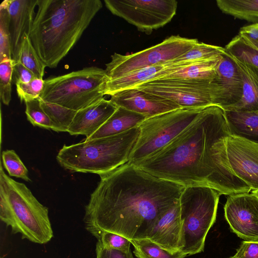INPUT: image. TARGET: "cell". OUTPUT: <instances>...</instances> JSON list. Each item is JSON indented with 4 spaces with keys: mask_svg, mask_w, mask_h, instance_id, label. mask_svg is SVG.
Wrapping results in <instances>:
<instances>
[{
    "mask_svg": "<svg viewBox=\"0 0 258 258\" xmlns=\"http://www.w3.org/2000/svg\"><path fill=\"white\" fill-rule=\"evenodd\" d=\"M229 135L224 110L211 106L202 110L168 144L134 165L185 187L207 186L228 196L249 192V186L230 167L226 151Z\"/></svg>",
    "mask_w": 258,
    "mask_h": 258,
    "instance_id": "6da1fadb",
    "label": "cell"
},
{
    "mask_svg": "<svg viewBox=\"0 0 258 258\" xmlns=\"http://www.w3.org/2000/svg\"><path fill=\"white\" fill-rule=\"evenodd\" d=\"M100 177L83 218L96 238L108 231L129 240L146 238L157 220L178 203L185 187L128 163Z\"/></svg>",
    "mask_w": 258,
    "mask_h": 258,
    "instance_id": "7a4b0ae2",
    "label": "cell"
},
{
    "mask_svg": "<svg viewBox=\"0 0 258 258\" xmlns=\"http://www.w3.org/2000/svg\"><path fill=\"white\" fill-rule=\"evenodd\" d=\"M102 7L100 0H38L28 36L46 67L57 66Z\"/></svg>",
    "mask_w": 258,
    "mask_h": 258,
    "instance_id": "3957f363",
    "label": "cell"
},
{
    "mask_svg": "<svg viewBox=\"0 0 258 258\" xmlns=\"http://www.w3.org/2000/svg\"><path fill=\"white\" fill-rule=\"evenodd\" d=\"M0 219L22 239L44 244L53 237L48 209L23 183L0 170Z\"/></svg>",
    "mask_w": 258,
    "mask_h": 258,
    "instance_id": "277c9868",
    "label": "cell"
},
{
    "mask_svg": "<svg viewBox=\"0 0 258 258\" xmlns=\"http://www.w3.org/2000/svg\"><path fill=\"white\" fill-rule=\"evenodd\" d=\"M139 133L136 127L113 136L64 145L56 159L71 172L104 175L128 162Z\"/></svg>",
    "mask_w": 258,
    "mask_h": 258,
    "instance_id": "5b68a950",
    "label": "cell"
},
{
    "mask_svg": "<svg viewBox=\"0 0 258 258\" xmlns=\"http://www.w3.org/2000/svg\"><path fill=\"white\" fill-rule=\"evenodd\" d=\"M220 195L210 187H184L179 200L182 245L180 251L183 254L190 255L204 250L207 235L216 220Z\"/></svg>",
    "mask_w": 258,
    "mask_h": 258,
    "instance_id": "8992f818",
    "label": "cell"
},
{
    "mask_svg": "<svg viewBox=\"0 0 258 258\" xmlns=\"http://www.w3.org/2000/svg\"><path fill=\"white\" fill-rule=\"evenodd\" d=\"M107 80L105 70L85 68L44 80L39 98L78 111L104 98Z\"/></svg>",
    "mask_w": 258,
    "mask_h": 258,
    "instance_id": "52a82bcc",
    "label": "cell"
},
{
    "mask_svg": "<svg viewBox=\"0 0 258 258\" xmlns=\"http://www.w3.org/2000/svg\"><path fill=\"white\" fill-rule=\"evenodd\" d=\"M170 100L182 108H221L226 104L225 91L217 77L214 80L162 79L152 80L135 87Z\"/></svg>",
    "mask_w": 258,
    "mask_h": 258,
    "instance_id": "ba28073f",
    "label": "cell"
},
{
    "mask_svg": "<svg viewBox=\"0 0 258 258\" xmlns=\"http://www.w3.org/2000/svg\"><path fill=\"white\" fill-rule=\"evenodd\" d=\"M203 109L179 108L146 119L127 163L135 164L164 147L187 127Z\"/></svg>",
    "mask_w": 258,
    "mask_h": 258,
    "instance_id": "9c48e42d",
    "label": "cell"
},
{
    "mask_svg": "<svg viewBox=\"0 0 258 258\" xmlns=\"http://www.w3.org/2000/svg\"><path fill=\"white\" fill-rule=\"evenodd\" d=\"M198 42L197 39L172 35L139 52L126 55L115 52L111 55L110 61L105 64L108 79L145 68L162 65L185 53Z\"/></svg>",
    "mask_w": 258,
    "mask_h": 258,
    "instance_id": "30bf717a",
    "label": "cell"
},
{
    "mask_svg": "<svg viewBox=\"0 0 258 258\" xmlns=\"http://www.w3.org/2000/svg\"><path fill=\"white\" fill-rule=\"evenodd\" d=\"M106 7L147 34L163 27L176 15L175 0H105Z\"/></svg>",
    "mask_w": 258,
    "mask_h": 258,
    "instance_id": "8fae6325",
    "label": "cell"
},
{
    "mask_svg": "<svg viewBox=\"0 0 258 258\" xmlns=\"http://www.w3.org/2000/svg\"><path fill=\"white\" fill-rule=\"evenodd\" d=\"M224 215L231 231L245 241H258V197L243 192L229 195Z\"/></svg>",
    "mask_w": 258,
    "mask_h": 258,
    "instance_id": "7c38bea8",
    "label": "cell"
},
{
    "mask_svg": "<svg viewBox=\"0 0 258 258\" xmlns=\"http://www.w3.org/2000/svg\"><path fill=\"white\" fill-rule=\"evenodd\" d=\"M226 151L230 167L251 191L258 189V145L229 135Z\"/></svg>",
    "mask_w": 258,
    "mask_h": 258,
    "instance_id": "4fadbf2b",
    "label": "cell"
},
{
    "mask_svg": "<svg viewBox=\"0 0 258 258\" xmlns=\"http://www.w3.org/2000/svg\"><path fill=\"white\" fill-rule=\"evenodd\" d=\"M110 100L117 107L140 113L147 118L182 108L170 100L137 88L116 93Z\"/></svg>",
    "mask_w": 258,
    "mask_h": 258,
    "instance_id": "5bb4252c",
    "label": "cell"
},
{
    "mask_svg": "<svg viewBox=\"0 0 258 258\" xmlns=\"http://www.w3.org/2000/svg\"><path fill=\"white\" fill-rule=\"evenodd\" d=\"M38 0H5L1 5L8 13L12 59L18 61L22 42L26 34L29 35L35 16Z\"/></svg>",
    "mask_w": 258,
    "mask_h": 258,
    "instance_id": "9a60e30c",
    "label": "cell"
},
{
    "mask_svg": "<svg viewBox=\"0 0 258 258\" xmlns=\"http://www.w3.org/2000/svg\"><path fill=\"white\" fill-rule=\"evenodd\" d=\"M171 253L182 248V224L179 202L156 222L147 238Z\"/></svg>",
    "mask_w": 258,
    "mask_h": 258,
    "instance_id": "2e32d148",
    "label": "cell"
},
{
    "mask_svg": "<svg viewBox=\"0 0 258 258\" xmlns=\"http://www.w3.org/2000/svg\"><path fill=\"white\" fill-rule=\"evenodd\" d=\"M117 108L110 100L104 98L78 111L68 132L71 135H84L88 139L104 124Z\"/></svg>",
    "mask_w": 258,
    "mask_h": 258,
    "instance_id": "e0dca14e",
    "label": "cell"
},
{
    "mask_svg": "<svg viewBox=\"0 0 258 258\" xmlns=\"http://www.w3.org/2000/svg\"><path fill=\"white\" fill-rule=\"evenodd\" d=\"M223 54L164 68L153 80H214L217 77V66Z\"/></svg>",
    "mask_w": 258,
    "mask_h": 258,
    "instance_id": "ac0fdd59",
    "label": "cell"
},
{
    "mask_svg": "<svg viewBox=\"0 0 258 258\" xmlns=\"http://www.w3.org/2000/svg\"><path fill=\"white\" fill-rule=\"evenodd\" d=\"M226 52L237 68L242 82L243 90L241 98L238 102L223 109L238 111H258V68Z\"/></svg>",
    "mask_w": 258,
    "mask_h": 258,
    "instance_id": "d6986e66",
    "label": "cell"
},
{
    "mask_svg": "<svg viewBox=\"0 0 258 258\" xmlns=\"http://www.w3.org/2000/svg\"><path fill=\"white\" fill-rule=\"evenodd\" d=\"M217 79L225 91L226 104L222 109L232 105L240 100L243 90L241 78L236 64L226 51L217 66Z\"/></svg>",
    "mask_w": 258,
    "mask_h": 258,
    "instance_id": "ffe728a7",
    "label": "cell"
},
{
    "mask_svg": "<svg viewBox=\"0 0 258 258\" xmlns=\"http://www.w3.org/2000/svg\"><path fill=\"white\" fill-rule=\"evenodd\" d=\"M147 118L121 107L117 109L95 133L86 140L101 138L122 133L138 127Z\"/></svg>",
    "mask_w": 258,
    "mask_h": 258,
    "instance_id": "44dd1931",
    "label": "cell"
},
{
    "mask_svg": "<svg viewBox=\"0 0 258 258\" xmlns=\"http://www.w3.org/2000/svg\"><path fill=\"white\" fill-rule=\"evenodd\" d=\"M224 112L230 135L258 145V111Z\"/></svg>",
    "mask_w": 258,
    "mask_h": 258,
    "instance_id": "7402d4cb",
    "label": "cell"
},
{
    "mask_svg": "<svg viewBox=\"0 0 258 258\" xmlns=\"http://www.w3.org/2000/svg\"><path fill=\"white\" fill-rule=\"evenodd\" d=\"M164 68L158 64L138 70L120 77L108 79L105 85V95L112 96L119 92L133 89L154 79Z\"/></svg>",
    "mask_w": 258,
    "mask_h": 258,
    "instance_id": "603a6c76",
    "label": "cell"
},
{
    "mask_svg": "<svg viewBox=\"0 0 258 258\" xmlns=\"http://www.w3.org/2000/svg\"><path fill=\"white\" fill-rule=\"evenodd\" d=\"M222 13L252 24H258V0H217Z\"/></svg>",
    "mask_w": 258,
    "mask_h": 258,
    "instance_id": "cb8c5ba5",
    "label": "cell"
},
{
    "mask_svg": "<svg viewBox=\"0 0 258 258\" xmlns=\"http://www.w3.org/2000/svg\"><path fill=\"white\" fill-rule=\"evenodd\" d=\"M225 51V47L198 42L185 53L162 65L164 68H167L178 64L194 62L222 55Z\"/></svg>",
    "mask_w": 258,
    "mask_h": 258,
    "instance_id": "d4e9b609",
    "label": "cell"
},
{
    "mask_svg": "<svg viewBox=\"0 0 258 258\" xmlns=\"http://www.w3.org/2000/svg\"><path fill=\"white\" fill-rule=\"evenodd\" d=\"M40 103L50 119L51 130L56 132H68L77 111L41 100Z\"/></svg>",
    "mask_w": 258,
    "mask_h": 258,
    "instance_id": "484cf974",
    "label": "cell"
},
{
    "mask_svg": "<svg viewBox=\"0 0 258 258\" xmlns=\"http://www.w3.org/2000/svg\"><path fill=\"white\" fill-rule=\"evenodd\" d=\"M137 258H184L181 251L171 253L148 238L130 240Z\"/></svg>",
    "mask_w": 258,
    "mask_h": 258,
    "instance_id": "4316f807",
    "label": "cell"
},
{
    "mask_svg": "<svg viewBox=\"0 0 258 258\" xmlns=\"http://www.w3.org/2000/svg\"><path fill=\"white\" fill-rule=\"evenodd\" d=\"M32 71L37 78L43 79L46 66L40 59L28 34L22 42L18 61Z\"/></svg>",
    "mask_w": 258,
    "mask_h": 258,
    "instance_id": "83f0119b",
    "label": "cell"
},
{
    "mask_svg": "<svg viewBox=\"0 0 258 258\" xmlns=\"http://www.w3.org/2000/svg\"><path fill=\"white\" fill-rule=\"evenodd\" d=\"M225 48L239 60L258 68V51L246 43L239 34L233 37Z\"/></svg>",
    "mask_w": 258,
    "mask_h": 258,
    "instance_id": "f1b7e54d",
    "label": "cell"
},
{
    "mask_svg": "<svg viewBox=\"0 0 258 258\" xmlns=\"http://www.w3.org/2000/svg\"><path fill=\"white\" fill-rule=\"evenodd\" d=\"M3 165L10 176L20 178L26 181H31L28 176V170L19 156L13 150L2 152Z\"/></svg>",
    "mask_w": 258,
    "mask_h": 258,
    "instance_id": "f546056e",
    "label": "cell"
},
{
    "mask_svg": "<svg viewBox=\"0 0 258 258\" xmlns=\"http://www.w3.org/2000/svg\"><path fill=\"white\" fill-rule=\"evenodd\" d=\"M27 120L34 126L51 129V121L42 108L39 98L25 102Z\"/></svg>",
    "mask_w": 258,
    "mask_h": 258,
    "instance_id": "4dcf8cb0",
    "label": "cell"
},
{
    "mask_svg": "<svg viewBox=\"0 0 258 258\" xmlns=\"http://www.w3.org/2000/svg\"><path fill=\"white\" fill-rule=\"evenodd\" d=\"M14 63L12 59L0 62V96L3 103L6 105H9L11 100V83Z\"/></svg>",
    "mask_w": 258,
    "mask_h": 258,
    "instance_id": "1f68e13d",
    "label": "cell"
},
{
    "mask_svg": "<svg viewBox=\"0 0 258 258\" xmlns=\"http://www.w3.org/2000/svg\"><path fill=\"white\" fill-rule=\"evenodd\" d=\"M12 59L8 13L6 8L0 6V62Z\"/></svg>",
    "mask_w": 258,
    "mask_h": 258,
    "instance_id": "d6a6232c",
    "label": "cell"
},
{
    "mask_svg": "<svg viewBox=\"0 0 258 258\" xmlns=\"http://www.w3.org/2000/svg\"><path fill=\"white\" fill-rule=\"evenodd\" d=\"M15 84L20 101L25 102L39 97L44 88V80L36 78L27 83L17 82Z\"/></svg>",
    "mask_w": 258,
    "mask_h": 258,
    "instance_id": "836d02e7",
    "label": "cell"
},
{
    "mask_svg": "<svg viewBox=\"0 0 258 258\" xmlns=\"http://www.w3.org/2000/svg\"><path fill=\"white\" fill-rule=\"evenodd\" d=\"M104 247L108 248L117 249L123 251L130 250L131 242L127 238L119 234L103 231L96 237Z\"/></svg>",
    "mask_w": 258,
    "mask_h": 258,
    "instance_id": "e575fe53",
    "label": "cell"
},
{
    "mask_svg": "<svg viewBox=\"0 0 258 258\" xmlns=\"http://www.w3.org/2000/svg\"><path fill=\"white\" fill-rule=\"evenodd\" d=\"M96 258H134L131 250L123 251L104 247L99 241L96 244Z\"/></svg>",
    "mask_w": 258,
    "mask_h": 258,
    "instance_id": "d590c367",
    "label": "cell"
},
{
    "mask_svg": "<svg viewBox=\"0 0 258 258\" xmlns=\"http://www.w3.org/2000/svg\"><path fill=\"white\" fill-rule=\"evenodd\" d=\"M239 35L246 43L258 51V24L242 27Z\"/></svg>",
    "mask_w": 258,
    "mask_h": 258,
    "instance_id": "8d00e7d4",
    "label": "cell"
},
{
    "mask_svg": "<svg viewBox=\"0 0 258 258\" xmlns=\"http://www.w3.org/2000/svg\"><path fill=\"white\" fill-rule=\"evenodd\" d=\"M234 255L237 258H258V241H243Z\"/></svg>",
    "mask_w": 258,
    "mask_h": 258,
    "instance_id": "74e56055",
    "label": "cell"
},
{
    "mask_svg": "<svg viewBox=\"0 0 258 258\" xmlns=\"http://www.w3.org/2000/svg\"><path fill=\"white\" fill-rule=\"evenodd\" d=\"M13 74L15 83L17 82L27 83L37 78L32 71L19 61L15 62Z\"/></svg>",
    "mask_w": 258,
    "mask_h": 258,
    "instance_id": "f35d334b",
    "label": "cell"
},
{
    "mask_svg": "<svg viewBox=\"0 0 258 258\" xmlns=\"http://www.w3.org/2000/svg\"><path fill=\"white\" fill-rule=\"evenodd\" d=\"M251 192L255 194V195H256L258 197V189L256 190H255V191H252Z\"/></svg>",
    "mask_w": 258,
    "mask_h": 258,
    "instance_id": "ab89813d",
    "label": "cell"
},
{
    "mask_svg": "<svg viewBox=\"0 0 258 258\" xmlns=\"http://www.w3.org/2000/svg\"><path fill=\"white\" fill-rule=\"evenodd\" d=\"M228 258H237V257H236L235 255H234V256H231V257H228Z\"/></svg>",
    "mask_w": 258,
    "mask_h": 258,
    "instance_id": "60d3db41",
    "label": "cell"
}]
</instances>
